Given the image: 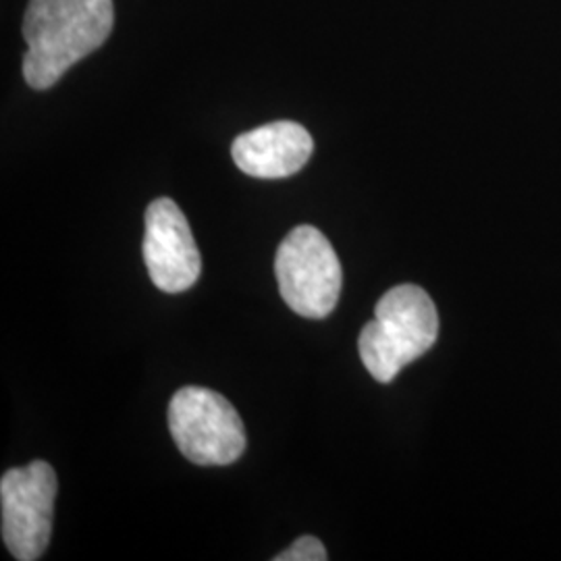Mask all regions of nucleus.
Segmentation results:
<instances>
[{
    "mask_svg": "<svg viewBox=\"0 0 561 561\" xmlns=\"http://www.w3.org/2000/svg\"><path fill=\"white\" fill-rule=\"evenodd\" d=\"M113 0H30L23 18V78L48 90L113 32Z\"/></svg>",
    "mask_w": 561,
    "mask_h": 561,
    "instance_id": "obj_1",
    "label": "nucleus"
},
{
    "mask_svg": "<svg viewBox=\"0 0 561 561\" xmlns=\"http://www.w3.org/2000/svg\"><path fill=\"white\" fill-rule=\"evenodd\" d=\"M439 337V314L431 296L403 283L377 301L375 319L362 329V364L375 381L391 382L401 368L424 356Z\"/></svg>",
    "mask_w": 561,
    "mask_h": 561,
    "instance_id": "obj_2",
    "label": "nucleus"
},
{
    "mask_svg": "<svg viewBox=\"0 0 561 561\" xmlns=\"http://www.w3.org/2000/svg\"><path fill=\"white\" fill-rule=\"evenodd\" d=\"M280 298L304 319H327L341 296V262L312 225L296 227L280 241L275 259Z\"/></svg>",
    "mask_w": 561,
    "mask_h": 561,
    "instance_id": "obj_3",
    "label": "nucleus"
},
{
    "mask_svg": "<svg viewBox=\"0 0 561 561\" xmlns=\"http://www.w3.org/2000/svg\"><path fill=\"white\" fill-rule=\"evenodd\" d=\"M169 428L181 454L198 466H229L245 451L238 410L206 387H183L173 396Z\"/></svg>",
    "mask_w": 561,
    "mask_h": 561,
    "instance_id": "obj_4",
    "label": "nucleus"
},
{
    "mask_svg": "<svg viewBox=\"0 0 561 561\" xmlns=\"http://www.w3.org/2000/svg\"><path fill=\"white\" fill-rule=\"evenodd\" d=\"M59 482L48 461L13 468L0 479L2 541L18 561L41 560L50 542Z\"/></svg>",
    "mask_w": 561,
    "mask_h": 561,
    "instance_id": "obj_5",
    "label": "nucleus"
},
{
    "mask_svg": "<svg viewBox=\"0 0 561 561\" xmlns=\"http://www.w3.org/2000/svg\"><path fill=\"white\" fill-rule=\"evenodd\" d=\"M144 261L152 283L167 294H181L201 277V250L180 206L169 198L152 202L146 210Z\"/></svg>",
    "mask_w": 561,
    "mask_h": 561,
    "instance_id": "obj_6",
    "label": "nucleus"
},
{
    "mask_svg": "<svg viewBox=\"0 0 561 561\" xmlns=\"http://www.w3.org/2000/svg\"><path fill=\"white\" fill-rule=\"evenodd\" d=\"M314 150L312 136L296 121H275L241 134L231 146L238 169L259 180L296 175Z\"/></svg>",
    "mask_w": 561,
    "mask_h": 561,
    "instance_id": "obj_7",
    "label": "nucleus"
},
{
    "mask_svg": "<svg viewBox=\"0 0 561 561\" xmlns=\"http://www.w3.org/2000/svg\"><path fill=\"white\" fill-rule=\"evenodd\" d=\"M327 549L317 537H300L289 549L279 553L275 561H327Z\"/></svg>",
    "mask_w": 561,
    "mask_h": 561,
    "instance_id": "obj_8",
    "label": "nucleus"
}]
</instances>
